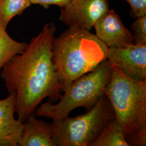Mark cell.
Wrapping results in <instances>:
<instances>
[{"mask_svg": "<svg viewBox=\"0 0 146 146\" xmlns=\"http://www.w3.org/2000/svg\"><path fill=\"white\" fill-rule=\"evenodd\" d=\"M90 146H129L125 140L123 129L114 117L104 125L99 135Z\"/></svg>", "mask_w": 146, "mask_h": 146, "instance_id": "obj_11", "label": "cell"}, {"mask_svg": "<svg viewBox=\"0 0 146 146\" xmlns=\"http://www.w3.org/2000/svg\"><path fill=\"white\" fill-rule=\"evenodd\" d=\"M131 27L134 31L133 37L134 44H146V15L136 18Z\"/></svg>", "mask_w": 146, "mask_h": 146, "instance_id": "obj_14", "label": "cell"}, {"mask_svg": "<svg viewBox=\"0 0 146 146\" xmlns=\"http://www.w3.org/2000/svg\"><path fill=\"white\" fill-rule=\"evenodd\" d=\"M31 5L29 0H0V22L7 29L16 16L21 15Z\"/></svg>", "mask_w": 146, "mask_h": 146, "instance_id": "obj_13", "label": "cell"}, {"mask_svg": "<svg viewBox=\"0 0 146 146\" xmlns=\"http://www.w3.org/2000/svg\"><path fill=\"white\" fill-rule=\"evenodd\" d=\"M108 48L87 30L69 27L52 42V60L63 92L74 80L107 60Z\"/></svg>", "mask_w": 146, "mask_h": 146, "instance_id": "obj_2", "label": "cell"}, {"mask_svg": "<svg viewBox=\"0 0 146 146\" xmlns=\"http://www.w3.org/2000/svg\"><path fill=\"white\" fill-rule=\"evenodd\" d=\"M15 94L0 100V146H18L23 123L15 117Z\"/></svg>", "mask_w": 146, "mask_h": 146, "instance_id": "obj_9", "label": "cell"}, {"mask_svg": "<svg viewBox=\"0 0 146 146\" xmlns=\"http://www.w3.org/2000/svg\"><path fill=\"white\" fill-rule=\"evenodd\" d=\"M107 60L127 76L138 81L146 80V44L108 48Z\"/></svg>", "mask_w": 146, "mask_h": 146, "instance_id": "obj_7", "label": "cell"}, {"mask_svg": "<svg viewBox=\"0 0 146 146\" xmlns=\"http://www.w3.org/2000/svg\"><path fill=\"white\" fill-rule=\"evenodd\" d=\"M31 5H41L47 9L50 5H58L60 8H63L67 5L70 0H29Z\"/></svg>", "mask_w": 146, "mask_h": 146, "instance_id": "obj_17", "label": "cell"}, {"mask_svg": "<svg viewBox=\"0 0 146 146\" xmlns=\"http://www.w3.org/2000/svg\"><path fill=\"white\" fill-rule=\"evenodd\" d=\"M125 140L129 146H146V124L126 137Z\"/></svg>", "mask_w": 146, "mask_h": 146, "instance_id": "obj_15", "label": "cell"}, {"mask_svg": "<svg viewBox=\"0 0 146 146\" xmlns=\"http://www.w3.org/2000/svg\"><path fill=\"white\" fill-rule=\"evenodd\" d=\"M104 95L110 101L125 138L146 125V80L131 78L111 65Z\"/></svg>", "mask_w": 146, "mask_h": 146, "instance_id": "obj_4", "label": "cell"}, {"mask_svg": "<svg viewBox=\"0 0 146 146\" xmlns=\"http://www.w3.org/2000/svg\"><path fill=\"white\" fill-rule=\"evenodd\" d=\"M111 65L106 60L93 70L74 80L63 92L58 103L46 102L38 106L34 114L52 120L68 116L78 107L91 110L101 98L110 81Z\"/></svg>", "mask_w": 146, "mask_h": 146, "instance_id": "obj_3", "label": "cell"}, {"mask_svg": "<svg viewBox=\"0 0 146 146\" xmlns=\"http://www.w3.org/2000/svg\"><path fill=\"white\" fill-rule=\"evenodd\" d=\"M109 7V0H70L61 8L59 20L68 27L90 31Z\"/></svg>", "mask_w": 146, "mask_h": 146, "instance_id": "obj_6", "label": "cell"}, {"mask_svg": "<svg viewBox=\"0 0 146 146\" xmlns=\"http://www.w3.org/2000/svg\"><path fill=\"white\" fill-rule=\"evenodd\" d=\"M131 6V16L137 18L146 15V0H125Z\"/></svg>", "mask_w": 146, "mask_h": 146, "instance_id": "obj_16", "label": "cell"}, {"mask_svg": "<svg viewBox=\"0 0 146 146\" xmlns=\"http://www.w3.org/2000/svg\"><path fill=\"white\" fill-rule=\"evenodd\" d=\"M114 117V110L104 95L84 114L52 120V139L56 146H90L106 123Z\"/></svg>", "mask_w": 146, "mask_h": 146, "instance_id": "obj_5", "label": "cell"}, {"mask_svg": "<svg viewBox=\"0 0 146 146\" xmlns=\"http://www.w3.org/2000/svg\"><path fill=\"white\" fill-rule=\"evenodd\" d=\"M27 43L19 42L8 34L0 22V72L6 63L26 48Z\"/></svg>", "mask_w": 146, "mask_h": 146, "instance_id": "obj_12", "label": "cell"}, {"mask_svg": "<svg viewBox=\"0 0 146 146\" xmlns=\"http://www.w3.org/2000/svg\"><path fill=\"white\" fill-rule=\"evenodd\" d=\"M56 31L54 22L47 23L25 50L6 63L0 72L8 94H15V112L22 123L44 99L55 103L62 95L52 60Z\"/></svg>", "mask_w": 146, "mask_h": 146, "instance_id": "obj_1", "label": "cell"}, {"mask_svg": "<svg viewBox=\"0 0 146 146\" xmlns=\"http://www.w3.org/2000/svg\"><path fill=\"white\" fill-rule=\"evenodd\" d=\"M53 133L52 122L39 120L32 114L23 123L18 146H56L52 139Z\"/></svg>", "mask_w": 146, "mask_h": 146, "instance_id": "obj_10", "label": "cell"}, {"mask_svg": "<svg viewBox=\"0 0 146 146\" xmlns=\"http://www.w3.org/2000/svg\"><path fill=\"white\" fill-rule=\"evenodd\" d=\"M95 35L108 48H123L134 44L133 34L114 9H108L94 26Z\"/></svg>", "mask_w": 146, "mask_h": 146, "instance_id": "obj_8", "label": "cell"}]
</instances>
